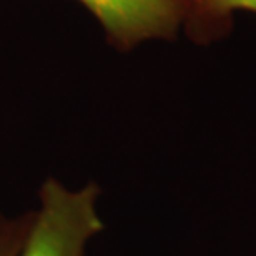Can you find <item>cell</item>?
<instances>
[{
	"instance_id": "7a4b0ae2",
	"label": "cell",
	"mask_w": 256,
	"mask_h": 256,
	"mask_svg": "<svg viewBox=\"0 0 256 256\" xmlns=\"http://www.w3.org/2000/svg\"><path fill=\"white\" fill-rule=\"evenodd\" d=\"M95 15L116 48L146 40H172L185 24V0H78Z\"/></svg>"
},
{
	"instance_id": "277c9868",
	"label": "cell",
	"mask_w": 256,
	"mask_h": 256,
	"mask_svg": "<svg viewBox=\"0 0 256 256\" xmlns=\"http://www.w3.org/2000/svg\"><path fill=\"white\" fill-rule=\"evenodd\" d=\"M22 238H18L15 228H0V256L17 254Z\"/></svg>"
},
{
	"instance_id": "3957f363",
	"label": "cell",
	"mask_w": 256,
	"mask_h": 256,
	"mask_svg": "<svg viewBox=\"0 0 256 256\" xmlns=\"http://www.w3.org/2000/svg\"><path fill=\"white\" fill-rule=\"evenodd\" d=\"M186 32L196 42L214 40L226 34L232 18L238 10L256 14V0H185Z\"/></svg>"
},
{
	"instance_id": "6da1fadb",
	"label": "cell",
	"mask_w": 256,
	"mask_h": 256,
	"mask_svg": "<svg viewBox=\"0 0 256 256\" xmlns=\"http://www.w3.org/2000/svg\"><path fill=\"white\" fill-rule=\"evenodd\" d=\"M98 188L72 190L48 178L40 188V206L15 256H85V246L104 223L96 210Z\"/></svg>"
}]
</instances>
